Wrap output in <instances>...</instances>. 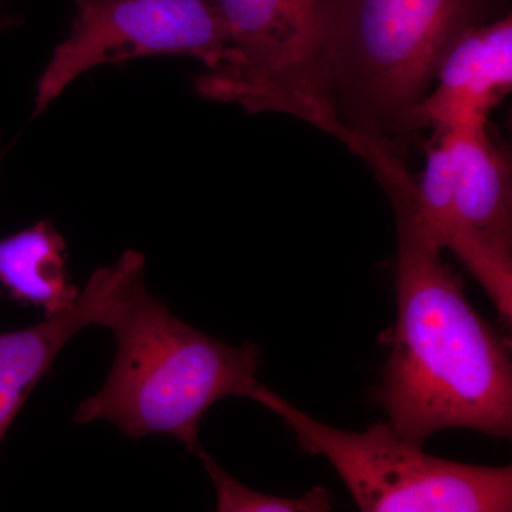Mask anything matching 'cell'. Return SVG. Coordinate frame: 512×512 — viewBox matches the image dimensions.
<instances>
[{"mask_svg": "<svg viewBox=\"0 0 512 512\" xmlns=\"http://www.w3.org/2000/svg\"><path fill=\"white\" fill-rule=\"evenodd\" d=\"M379 183L392 202L399 242L397 322L380 390L390 426L419 446L447 429L510 439V348L468 302L463 281L421 221L409 168L389 171Z\"/></svg>", "mask_w": 512, "mask_h": 512, "instance_id": "cell-1", "label": "cell"}, {"mask_svg": "<svg viewBox=\"0 0 512 512\" xmlns=\"http://www.w3.org/2000/svg\"><path fill=\"white\" fill-rule=\"evenodd\" d=\"M116 357L99 392L80 403L73 420H106L130 439L168 434L192 453L201 448L205 412L225 397L258 387L261 349L232 346L192 328L151 295L140 276L111 311Z\"/></svg>", "mask_w": 512, "mask_h": 512, "instance_id": "cell-2", "label": "cell"}, {"mask_svg": "<svg viewBox=\"0 0 512 512\" xmlns=\"http://www.w3.org/2000/svg\"><path fill=\"white\" fill-rule=\"evenodd\" d=\"M508 0H343L330 103L342 143L360 153L382 143L404 157L414 113L448 50L468 30L500 18Z\"/></svg>", "mask_w": 512, "mask_h": 512, "instance_id": "cell-3", "label": "cell"}, {"mask_svg": "<svg viewBox=\"0 0 512 512\" xmlns=\"http://www.w3.org/2000/svg\"><path fill=\"white\" fill-rule=\"evenodd\" d=\"M212 2L227 32V56L198 76L197 93L251 114L296 117L342 141L330 73L343 0Z\"/></svg>", "mask_w": 512, "mask_h": 512, "instance_id": "cell-4", "label": "cell"}, {"mask_svg": "<svg viewBox=\"0 0 512 512\" xmlns=\"http://www.w3.org/2000/svg\"><path fill=\"white\" fill-rule=\"evenodd\" d=\"M251 400L281 417L301 447L328 458L365 512H510L511 467H481L424 453L390 424L363 433L312 419L259 383Z\"/></svg>", "mask_w": 512, "mask_h": 512, "instance_id": "cell-5", "label": "cell"}, {"mask_svg": "<svg viewBox=\"0 0 512 512\" xmlns=\"http://www.w3.org/2000/svg\"><path fill=\"white\" fill-rule=\"evenodd\" d=\"M74 5L70 35L37 83L36 114L101 64L187 55L214 70L227 56V32L212 0H74Z\"/></svg>", "mask_w": 512, "mask_h": 512, "instance_id": "cell-6", "label": "cell"}, {"mask_svg": "<svg viewBox=\"0 0 512 512\" xmlns=\"http://www.w3.org/2000/svg\"><path fill=\"white\" fill-rule=\"evenodd\" d=\"M440 136V134H439ZM450 148L454 201L464 231L458 261L477 279L508 326L512 320V175L487 119L443 133Z\"/></svg>", "mask_w": 512, "mask_h": 512, "instance_id": "cell-7", "label": "cell"}, {"mask_svg": "<svg viewBox=\"0 0 512 512\" xmlns=\"http://www.w3.org/2000/svg\"><path fill=\"white\" fill-rule=\"evenodd\" d=\"M146 258L127 251L97 269L69 311L16 332L0 333V444L20 407L49 372L64 345L87 326H104L128 286L143 276Z\"/></svg>", "mask_w": 512, "mask_h": 512, "instance_id": "cell-8", "label": "cell"}, {"mask_svg": "<svg viewBox=\"0 0 512 512\" xmlns=\"http://www.w3.org/2000/svg\"><path fill=\"white\" fill-rule=\"evenodd\" d=\"M512 89V16L468 30L448 50L433 89L414 113V130L433 136L485 120Z\"/></svg>", "mask_w": 512, "mask_h": 512, "instance_id": "cell-9", "label": "cell"}, {"mask_svg": "<svg viewBox=\"0 0 512 512\" xmlns=\"http://www.w3.org/2000/svg\"><path fill=\"white\" fill-rule=\"evenodd\" d=\"M79 295L66 271V241L52 222L0 239V296L50 318L73 308Z\"/></svg>", "mask_w": 512, "mask_h": 512, "instance_id": "cell-10", "label": "cell"}, {"mask_svg": "<svg viewBox=\"0 0 512 512\" xmlns=\"http://www.w3.org/2000/svg\"><path fill=\"white\" fill-rule=\"evenodd\" d=\"M198 457L204 464L217 493V511L220 512H323L332 508L333 498L326 488L313 487L302 497H279L262 494L239 483L222 470L214 458L198 448Z\"/></svg>", "mask_w": 512, "mask_h": 512, "instance_id": "cell-11", "label": "cell"}]
</instances>
